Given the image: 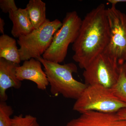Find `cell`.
Returning a JSON list of instances; mask_svg holds the SVG:
<instances>
[{"instance_id":"44dd1931","label":"cell","mask_w":126,"mask_h":126,"mask_svg":"<svg viewBox=\"0 0 126 126\" xmlns=\"http://www.w3.org/2000/svg\"><path fill=\"white\" fill-rule=\"evenodd\" d=\"M123 66L124 72H125V74H126V63H124V64H123Z\"/></svg>"},{"instance_id":"ba28073f","label":"cell","mask_w":126,"mask_h":126,"mask_svg":"<svg viewBox=\"0 0 126 126\" xmlns=\"http://www.w3.org/2000/svg\"><path fill=\"white\" fill-rule=\"evenodd\" d=\"M65 126H126V119L116 113H104L90 111L72 119Z\"/></svg>"},{"instance_id":"ac0fdd59","label":"cell","mask_w":126,"mask_h":126,"mask_svg":"<svg viewBox=\"0 0 126 126\" xmlns=\"http://www.w3.org/2000/svg\"><path fill=\"white\" fill-rule=\"evenodd\" d=\"M117 113L121 118L126 119V108L122 109L118 111Z\"/></svg>"},{"instance_id":"d6986e66","label":"cell","mask_w":126,"mask_h":126,"mask_svg":"<svg viewBox=\"0 0 126 126\" xmlns=\"http://www.w3.org/2000/svg\"><path fill=\"white\" fill-rule=\"evenodd\" d=\"M4 20L1 18H0V33L2 34L4 33Z\"/></svg>"},{"instance_id":"7c38bea8","label":"cell","mask_w":126,"mask_h":126,"mask_svg":"<svg viewBox=\"0 0 126 126\" xmlns=\"http://www.w3.org/2000/svg\"><path fill=\"white\" fill-rule=\"evenodd\" d=\"M0 58L18 64L21 61L16 41L5 34L0 36Z\"/></svg>"},{"instance_id":"277c9868","label":"cell","mask_w":126,"mask_h":126,"mask_svg":"<svg viewBox=\"0 0 126 126\" xmlns=\"http://www.w3.org/2000/svg\"><path fill=\"white\" fill-rule=\"evenodd\" d=\"M63 23L58 19L50 21L47 19L40 27L29 34L18 38L17 43L21 61L41 57L48 48L53 37Z\"/></svg>"},{"instance_id":"ffe728a7","label":"cell","mask_w":126,"mask_h":126,"mask_svg":"<svg viewBox=\"0 0 126 126\" xmlns=\"http://www.w3.org/2000/svg\"><path fill=\"white\" fill-rule=\"evenodd\" d=\"M108 2L111 4L112 5L115 6L118 3L126 2V0H109Z\"/></svg>"},{"instance_id":"52a82bcc","label":"cell","mask_w":126,"mask_h":126,"mask_svg":"<svg viewBox=\"0 0 126 126\" xmlns=\"http://www.w3.org/2000/svg\"><path fill=\"white\" fill-rule=\"evenodd\" d=\"M119 71L117 62L103 53L92 61L83 75L87 85L99 84L111 89L117 82Z\"/></svg>"},{"instance_id":"8fae6325","label":"cell","mask_w":126,"mask_h":126,"mask_svg":"<svg viewBox=\"0 0 126 126\" xmlns=\"http://www.w3.org/2000/svg\"><path fill=\"white\" fill-rule=\"evenodd\" d=\"M9 14V18L13 23L11 34L15 38L26 35L34 30L25 9L19 8Z\"/></svg>"},{"instance_id":"5bb4252c","label":"cell","mask_w":126,"mask_h":126,"mask_svg":"<svg viewBox=\"0 0 126 126\" xmlns=\"http://www.w3.org/2000/svg\"><path fill=\"white\" fill-rule=\"evenodd\" d=\"M110 89L118 99L126 104V76L123 64L120 65L119 76L117 82Z\"/></svg>"},{"instance_id":"8992f818","label":"cell","mask_w":126,"mask_h":126,"mask_svg":"<svg viewBox=\"0 0 126 126\" xmlns=\"http://www.w3.org/2000/svg\"><path fill=\"white\" fill-rule=\"evenodd\" d=\"M106 14L109 39L103 53L122 65L126 63V15L114 5L107 9Z\"/></svg>"},{"instance_id":"30bf717a","label":"cell","mask_w":126,"mask_h":126,"mask_svg":"<svg viewBox=\"0 0 126 126\" xmlns=\"http://www.w3.org/2000/svg\"><path fill=\"white\" fill-rule=\"evenodd\" d=\"M19 64L0 58V100L6 101L8 97L7 89L11 88L19 89L22 86L21 81L17 78L16 68Z\"/></svg>"},{"instance_id":"3957f363","label":"cell","mask_w":126,"mask_h":126,"mask_svg":"<svg viewBox=\"0 0 126 126\" xmlns=\"http://www.w3.org/2000/svg\"><path fill=\"white\" fill-rule=\"evenodd\" d=\"M126 108V104L113 94L110 89L99 84L88 85L73 107L81 114L94 111L104 113H116Z\"/></svg>"},{"instance_id":"5b68a950","label":"cell","mask_w":126,"mask_h":126,"mask_svg":"<svg viewBox=\"0 0 126 126\" xmlns=\"http://www.w3.org/2000/svg\"><path fill=\"white\" fill-rule=\"evenodd\" d=\"M82 20L76 11L67 12L61 28L55 32L52 43L42 56L47 61L60 63L67 56L68 48L78 35Z\"/></svg>"},{"instance_id":"9c48e42d","label":"cell","mask_w":126,"mask_h":126,"mask_svg":"<svg viewBox=\"0 0 126 126\" xmlns=\"http://www.w3.org/2000/svg\"><path fill=\"white\" fill-rule=\"evenodd\" d=\"M42 64L40 61L34 58L24 61L22 65L16 68L17 78L21 81H32L36 84L38 89L46 90L49 83L47 75L42 69Z\"/></svg>"},{"instance_id":"2e32d148","label":"cell","mask_w":126,"mask_h":126,"mask_svg":"<svg viewBox=\"0 0 126 126\" xmlns=\"http://www.w3.org/2000/svg\"><path fill=\"white\" fill-rule=\"evenodd\" d=\"M12 126H40L37 118L30 115H16L12 118Z\"/></svg>"},{"instance_id":"7a4b0ae2","label":"cell","mask_w":126,"mask_h":126,"mask_svg":"<svg viewBox=\"0 0 126 126\" xmlns=\"http://www.w3.org/2000/svg\"><path fill=\"white\" fill-rule=\"evenodd\" d=\"M37 59L44 66L52 95L56 96L61 94L65 98L77 100L87 86L73 77V73H77L78 70L74 63L61 64L47 61L41 56Z\"/></svg>"},{"instance_id":"9a60e30c","label":"cell","mask_w":126,"mask_h":126,"mask_svg":"<svg viewBox=\"0 0 126 126\" xmlns=\"http://www.w3.org/2000/svg\"><path fill=\"white\" fill-rule=\"evenodd\" d=\"M14 110L11 106L8 105L5 101L0 102V126H12L11 116Z\"/></svg>"},{"instance_id":"6da1fadb","label":"cell","mask_w":126,"mask_h":126,"mask_svg":"<svg viewBox=\"0 0 126 126\" xmlns=\"http://www.w3.org/2000/svg\"><path fill=\"white\" fill-rule=\"evenodd\" d=\"M106 7L101 4L85 16L78 36L72 46L73 59L84 69L97 56L103 53L109 39Z\"/></svg>"},{"instance_id":"4fadbf2b","label":"cell","mask_w":126,"mask_h":126,"mask_svg":"<svg viewBox=\"0 0 126 126\" xmlns=\"http://www.w3.org/2000/svg\"><path fill=\"white\" fill-rule=\"evenodd\" d=\"M25 9L34 29L40 27L47 19L46 4L41 0H30Z\"/></svg>"},{"instance_id":"e0dca14e","label":"cell","mask_w":126,"mask_h":126,"mask_svg":"<svg viewBox=\"0 0 126 126\" xmlns=\"http://www.w3.org/2000/svg\"><path fill=\"white\" fill-rule=\"evenodd\" d=\"M0 8L2 12L5 14L15 11L18 9L14 0H0Z\"/></svg>"}]
</instances>
